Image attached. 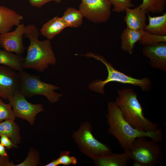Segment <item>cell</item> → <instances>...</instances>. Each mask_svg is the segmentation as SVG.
I'll return each instance as SVG.
<instances>
[{
  "label": "cell",
  "instance_id": "2e32d148",
  "mask_svg": "<svg viewBox=\"0 0 166 166\" xmlns=\"http://www.w3.org/2000/svg\"><path fill=\"white\" fill-rule=\"evenodd\" d=\"M24 19L14 10L0 6V35L10 32L13 27L20 24Z\"/></svg>",
  "mask_w": 166,
  "mask_h": 166
},
{
  "label": "cell",
  "instance_id": "5b68a950",
  "mask_svg": "<svg viewBox=\"0 0 166 166\" xmlns=\"http://www.w3.org/2000/svg\"><path fill=\"white\" fill-rule=\"evenodd\" d=\"M147 138L141 136L135 140L129 150L130 157L142 166H155L164 160L163 148L160 142Z\"/></svg>",
  "mask_w": 166,
  "mask_h": 166
},
{
  "label": "cell",
  "instance_id": "8992f818",
  "mask_svg": "<svg viewBox=\"0 0 166 166\" xmlns=\"http://www.w3.org/2000/svg\"><path fill=\"white\" fill-rule=\"evenodd\" d=\"M18 73L21 81L20 92L25 97H31L35 95H43L51 103H53L63 96L55 91L60 89L59 87L42 81L38 75L30 74L24 70Z\"/></svg>",
  "mask_w": 166,
  "mask_h": 166
},
{
  "label": "cell",
  "instance_id": "cb8c5ba5",
  "mask_svg": "<svg viewBox=\"0 0 166 166\" xmlns=\"http://www.w3.org/2000/svg\"><path fill=\"white\" fill-rule=\"evenodd\" d=\"M11 104L4 103L0 97V122L3 120H14L16 117Z\"/></svg>",
  "mask_w": 166,
  "mask_h": 166
},
{
  "label": "cell",
  "instance_id": "ba28073f",
  "mask_svg": "<svg viewBox=\"0 0 166 166\" xmlns=\"http://www.w3.org/2000/svg\"><path fill=\"white\" fill-rule=\"evenodd\" d=\"M111 6L108 0H81L79 10L89 21L101 23L109 19Z\"/></svg>",
  "mask_w": 166,
  "mask_h": 166
},
{
  "label": "cell",
  "instance_id": "e0dca14e",
  "mask_svg": "<svg viewBox=\"0 0 166 166\" xmlns=\"http://www.w3.org/2000/svg\"><path fill=\"white\" fill-rule=\"evenodd\" d=\"M66 27L61 17L56 16L43 25L40 33L47 39L50 40Z\"/></svg>",
  "mask_w": 166,
  "mask_h": 166
},
{
  "label": "cell",
  "instance_id": "4fadbf2b",
  "mask_svg": "<svg viewBox=\"0 0 166 166\" xmlns=\"http://www.w3.org/2000/svg\"><path fill=\"white\" fill-rule=\"evenodd\" d=\"M143 55L149 59L151 65L166 71V42H160L144 45Z\"/></svg>",
  "mask_w": 166,
  "mask_h": 166
},
{
  "label": "cell",
  "instance_id": "ac0fdd59",
  "mask_svg": "<svg viewBox=\"0 0 166 166\" xmlns=\"http://www.w3.org/2000/svg\"><path fill=\"white\" fill-rule=\"evenodd\" d=\"M149 22L144 30L154 35L166 36V13L158 16L151 17L148 15Z\"/></svg>",
  "mask_w": 166,
  "mask_h": 166
},
{
  "label": "cell",
  "instance_id": "7402d4cb",
  "mask_svg": "<svg viewBox=\"0 0 166 166\" xmlns=\"http://www.w3.org/2000/svg\"><path fill=\"white\" fill-rule=\"evenodd\" d=\"M140 5L148 13L160 14L165 9L166 0H143Z\"/></svg>",
  "mask_w": 166,
  "mask_h": 166
},
{
  "label": "cell",
  "instance_id": "52a82bcc",
  "mask_svg": "<svg viewBox=\"0 0 166 166\" xmlns=\"http://www.w3.org/2000/svg\"><path fill=\"white\" fill-rule=\"evenodd\" d=\"M93 128L91 124L86 121L72 133V137L81 152L90 158L94 155L113 153L108 145L96 139L92 133Z\"/></svg>",
  "mask_w": 166,
  "mask_h": 166
},
{
  "label": "cell",
  "instance_id": "4dcf8cb0",
  "mask_svg": "<svg viewBox=\"0 0 166 166\" xmlns=\"http://www.w3.org/2000/svg\"><path fill=\"white\" fill-rule=\"evenodd\" d=\"M60 164L57 159L54 160L49 163L44 165V166H57L59 165Z\"/></svg>",
  "mask_w": 166,
  "mask_h": 166
},
{
  "label": "cell",
  "instance_id": "484cf974",
  "mask_svg": "<svg viewBox=\"0 0 166 166\" xmlns=\"http://www.w3.org/2000/svg\"><path fill=\"white\" fill-rule=\"evenodd\" d=\"M69 151H63L60 153L59 157L57 159L60 165L67 166L71 164L76 165L77 163V160L74 156L69 155Z\"/></svg>",
  "mask_w": 166,
  "mask_h": 166
},
{
  "label": "cell",
  "instance_id": "ffe728a7",
  "mask_svg": "<svg viewBox=\"0 0 166 166\" xmlns=\"http://www.w3.org/2000/svg\"><path fill=\"white\" fill-rule=\"evenodd\" d=\"M24 58L21 55L0 49V64L9 66L17 71L24 70Z\"/></svg>",
  "mask_w": 166,
  "mask_h": 166
},
{
  "label": "cell",
  "instance_id": "7c38bea8",
  "mask_svg": "<svg viewBox=\"0 0 166 166\" xmlns=\"http://www.w3.org/2000/svg\"><path fill=\"white\" fill-rule=\"evenodd\" d=\"M15 30L0 35V46L8 51L21 55L25 47L23 41L25 26L20 24Z\"/></svg>",
  "mask_w": 166,
  "mask_h": 166
},
{
  "label": "cell",
  "instance_id": "9c48e42d",
  "mask_svg": "<svg viewBox=\"0 0 166 166\" xmlns=\"http://www.w3.org/2000/svg\"><path fill=\"white\" fill-rule=\"evenodd\" d=\"M121 49L132 54L135 44L137 42L142 45L160 42H166V36L151 34L144 30L124 29L121 35Z\"/></svg>",
  "mask_w": 166,
  "mask_h": 166
},
{
  "label": "cell",
  "instance_id": "30bf717a",
  "mask_svg": "<svg viewBox=\"0 0 166 166\" xmlns=\"http://www.w3.org/2000/svg\"><path fill=\"white\" fill-rule=\"evenodd\" d=\"M25 97L19 91L8 100L12 106L15 117L26 120L33 125L37 114L44 111V109L42 104L30 103Z\"/></svg>",
  "mask_w": 166,
  "mask_h": 166
},
{
  "label": "cell",
  "instance_id": "3957f363",
  "mask_svg": "<svg viewBox=\"0 0 166 166\" xmlns=\"http://www.w3.org/2000/svg\"><path fill=\"white\" fill-rule=\"evenodd\" d=\"M117 93L118 96L115 102L120 109L123 118L130 125L144 132H156L160 129L159 124L153 123L144 117L137 95L133 89L118 90Z\"/></svg>",
  "mask_w": 166,
  "mask_h": 166
},
{
  "label": "cell",
  "instance_id": "83f0119b",
  "mask_svg": "<svg viewBox=\"0 0 166 166\" xmlns=\"http://www.w3.org/2000/svg\"><path fill=\"white\" fill-rule=\"evenodd\" d=\"M0 136V143L5 147L8 148H11L13 147L16 148V145L14 144L7 136L5 135Z\"/></svg>",
  "mask_w": 166,
  "mask_h": 166
},
{
  "label": "cell",
  "instance_id": "9a60e30c",
  "mask_svg": "<svg viewBox=\"0 0 166 166\" xmlns=\"http://www.w3.org/2000/svg\"><path fill=\"white\" fill-rule=\"evenodd\" d=\"M91 158L97 166H127L131 160L129 150L121 154L94 155Z\"/></svg>",
  "mask_w": 166,
  "mask_h": 166
},
{
  "label": "cell",
  "instance_id": "44dd1931",
  "mask_svg": "<svg viewBox=\"0 0 166 166\" xmlns=\"http://www.w3.org/2000/svg\"><path fill=\"white\" fill-rule=\"evenodd\" d=\"M84 17L80 10L69 7L65 10L61 18L67 27L77 28L82 24Z\"/></svg>",
  "mask_w": 166,
  "mask_h": 166
},
{
  "label": "cell",
  "instance_id": "5bb4252c",
  "mask_svg": "<svg viewBox=\"0 0 166 166\" xmlns=\"http://www.w3.org/2000/svg\"><path fill=\"white\" fill-rule=\"evenodd\" d=\"M124 20L126 28L131 30H144L147 25L146 11L143 9L140 5L134 9H127Z\"/></svg>",
  "mask_w": 166,
  "mask_h": 166
},
{
  "label": "cell",
  "instance_id": "277c9868",
  "mask_svg": "<svg viewBox=\"0 0 166 166\" xmlns=\"http://www.w3.org/2000/svg\"><path fill=\"white\" fill-rule=\"evenodd\" d=\"M83 55L88 57H93L100 61L105 65L108 71L107 77L105 80H97L89 84V88L91 91L104 94V86L111 82L139 86L142 91L144 92H148L151 88V81L148 77L138 79L127 75L115 69L112 64L109 63L104 57L97 54L90 52Z\"/></svg>",
  "mask_w": 166,
  "mask_h": 166
},
{
  "label": "cell",
  "instance_id": "7a4b0ae2",
  "mask_svg": "<svg viewBox=\"0 0 166 166\" xmlns=\"http://www.w3.org/2000/svg\"><path fill=\"white\" fill-rule=\"evenodd\" d=\"M39 33L35 25L25 26L24 35L29 39L30 44L27 48V54L23 66L24 69H34L41 72L50 65H55L57 59L50 40H39Z\"/></svg>",
  "mask_w": 166,
  "mask_h": 166
},
{
  "label": "cell",
  "instance_id": "f546056e",
  "mask_svg": "<svg viewBox=\"0 0 166 166\" xmlns=\"http://www.w3.org/2000/svg\"><path fill=\"white\" fill-rule=\"evenodd\" d=\"M8 154L5 150V147L0 143V156L3 157H7Z\"/></svg>",
  "mask_w": 166,
  "mask_h": 166
},
{
  "label": "cell",
  "instance_id": "d4e9b609",
  "mask_svg": "<svg viewBox=\"0 0 166 166\" xmlns=\"http://www.w3.org/2000/svg\"><path fill=\"white\" fill-rule=\"evenodd\" d=\"M113 6V10L116 12L125 11L127 8L134 6L132 0H108Z\"/></svg>",
  "mask_w": 166,
  "mask_h": 166
},
{
  "label": "cell",
  "instance_id": "6da1fadb",
  "mask_svg": "<svg viewBox=\"0 0 166 166\" xmlns=\"http://www.w3.org/2000/svg\"><path fill=\"white\" fill-rule=\"evenodd\" d=\"M107 121L109 128L108 132L118 141L124 151H128L137 138L145 136L161 142L163 140L161 128L156 132H144L133 128L123 118L121 112L115 101L108 104Z\"/></svg>",
  "mask_w": 166,
  "mask_h": 166
},
{
  "label": "cell",
  "instance_id": "603a6c76",
  "mask_svg": "<svg viewBox=\"0 0 166 166\" xmlns=\"http://www.w3.org/2000/svg\"><path fill=\"white\" fill-rule=\"evenodd\" d=\"M40 156L39 152L31 148H30L26 159L22 163L13 166H36L41 164Z\"/></svg>",
  "mask_w": 166,
  "mask_h": 166
},
{
  "label": "cell",
  "instance_id": "8fae6325",
  "mask_svg": "<svg viewBox=\"0 0 166 166\" xmlns=\"http://www.w3.org/2000/svg\"><path fill=\"white\" fill-rule=\"evenodd\" d=\"M6 65H0V97L8 99L20 91L21 81L18 72Z\"/></svg>",
  "mask_w": 166,
  "mask_h": 166
},
{
  "label": "cell",
  "instance_id": "f1b7e54d",
  "mask_svg": "<svg viewBox=\"0 0 166 166\" xmlns=\"http://www.w3.org/2000/svg\"><path fill=\"white\" fill-rule=\"evenodd\" d=\"M14 165L10 161L8 157H3L0 156V166H13Z\"/></svg>",
  "mask_w": 166,
  "mask_h": 166
},
{
  "label": "cell",
  "instance_id": "4316f807",
  "mask_svg": "<svg viewBox=\"0 0 166 166\" xmlns=\"http://www.w3.org/2000/svg\"><path fill=\"white\" fill-rule=\"evenodd\" d=\"M30 4L33 7L40 8L45 4L51 1L60 3L61 0H29Z\"/></svg>",
  "mask_w": 166,
  "mask_h": 166
},
{
  "label": "cell",
  "instance_id": "d6986e66",
  "mask_svg": "<svg viewBox=\"0 0 166 166\" xmlns=\"http://www.w3.org/2000/svg\"><path fill=\"white\" fill-rule=\"evenodd\" d=\"M20 131V127L14 120H6L0 122V136H7L16 145L21 142Z\"/></svg>",
  "mask_w": 166,
  "mask_h": 166
}]
</instances>
